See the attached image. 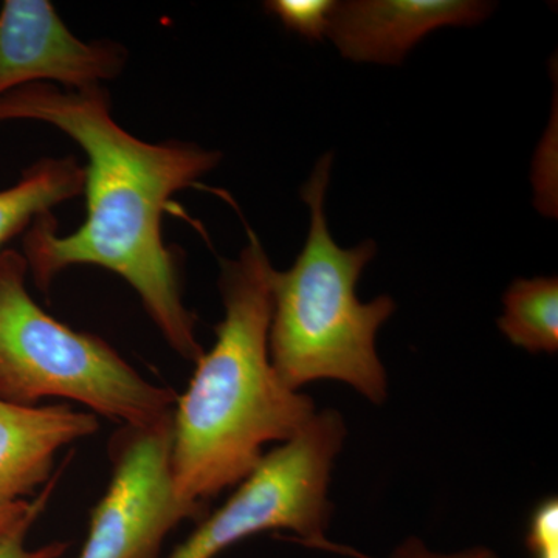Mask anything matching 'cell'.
<instances>
[{"label": "cell", "instance_id": "6da1fadb", "mask_svg": "<svg viewBox=\"0 0 558 558\" xmlns=\"http://www.w3.org/2000/svg\"><path fill=\"white\" fill-rule=\"evenodd\" d=\"M32 120L69 135L87 157V215L68 236L50 213L25 230L24 256L36 288L49 292L73 266H97L123 278L165 341L180 357L204 354L196 317L182 299L178 258L161 234L172 194L191 189L215 170L220 154L189 142H143L110 113L108 90H68L31 84L0 97V123Z\"/></svg>", "mask_w": 558, "mask_h": 558}, {"label": "cell", "instance_id": "7a4b0ae2", "mask_svg": "<svg viewBox=\"0 0 558 558\" xmlns=\"http://www.w3.org/2000/svg\"><path fill=\"white\" fill-rule=\"evenodd\" d=\"M236 259H222L223 318L172 410V475L180 501L209 499L242 483L270 442L284 444L315 416L314 400L286 387L269 352L271 267L255 231Z\"/></svg>", "mask_w": 558, "mask_h": 558}, {"label": "cell", "instance_id": "3957f363", "mask_svg": "<svg viewBox=\"0 0 558 558\" xmlns=\"http://www.w3.org/2000/svg\"><path fill=\"white\" fill-rule=\"evenodd\" d=\"M330 170L332 154H326L301 190L311 208L306 244L289 270H274L271 277V366L293 391L312 381L337 380L381 405L388 379L376 337L396 303L388 295L369 303L359 300L360 275L377 245L365 241L341 248L333 241L325 213Z\"/></svg>", "mask_w": 558, "mask_h": 558}, {"label": "cell", "instance_id": "277c9868", "mask_svg": "<svg viewBox=\"0 0 558 558\" xmlns=\"http://www.w3.org/2000/svg\"><path fill=\"white\" fill-rule=\"evenodd\" d=\"M22 253L0 252V400L38 407L80 403L95 416L131 427L170 417L178 392L150 384L100 337L47 314L27 290Z\"/></svg>", "mask_w": 558, "mask_h": 558}, {"label": "cell", "instance_id": "5b68a950", "mask_svg": "<svg viewBox=\"0 0 558 558\" xmlns=\"http://www.w3.org/2000/svg\"><path fill=\"white\" fill-rule=\"evenodd\" d=\"M344 438L347 425L340 413H315L292 439L264 454L226 505L205 515L165 558H216L242 539L267 531L293 532V542L317 548L328 539L330 473Z\"/></svg>", "mask_w": 558, "mask_h": 558}, {"label": "cell", "instance_id": "8992f818", "mask_svg": "<svg viewBox=\"0 0 558 558\" xmlns=\"http://www.w3.org/2000/svg\"><path fill=\"white\" fill-rule=\"evenodd\" d=\"M112 478L90 515L78 558H160L163 539L207 510L180 501L172 475V414L145 427L121 425L110 439Z\"/></svg>", "mask_w": 558, "mask_h": 558}, {"label": "cell", "instance_id": "52a82bcc", "mask_svg": "<svg viewBox=\"0 0 558 558\" xmlns=\"http://www.w3.org/2000/svg\"><path fill=\"white\" fill-rule=\"evenodd\" d=\"M126 50L109 40L86 43L69 31L47 0H5L0 9V97L57 81L62 89L87 90L116 78Z\"/></svg>", "mask_w": 558, "mask_h": 558}, {"label": "cell", "instance_id": "ba28073f", "mask_svg": "<svg viewBox=\"0 0 558 558\" xmlns=\"http://www.w3.org/2000/svg\"><path fill=\"white\" fill-rule=\"evenodd\" d=\"M98 428L90 411L0 400V535L31 531L53 490L58 454Z\"/></svg>", "mask_w": 558, "mask_h": 558}, {"label": "cell", "instance_id": "9c48e42d", "mask_svg": "<svg viewBox=\"0 0 558 558\" xmlns=\"http://www.w3.org/2000/svg\"><path fill=\"white\" fill-rule=\"evenodd\" d=\"M494 7L481 0H349L337 2L328 36L348 60L400 64L428 33L480 24Z\"/></svg>", "mask_w": 558, "mask_h": 558}, {"label": "cell", "instance_id": "30bf717a", "mask_svg": "<svg viewBox=\"0 0 558 558\" xmlns=\"http://www.w3.org/2000/svg\"><path fill=\"white\" fill-rule=\"evenodd\" d=\"M86 172L73 157L36 161L11 189L0 191V248L51 208L84 193Z\"/></svg>", "mask_w": 558, "mask_h": 558}, {"label": "cell", "instance_id": "8fae6325", "mask_svg": "<svg viewBox=\"0 0 558 558\" xmlns=\"http://www.w3.org/2000/svg\"><path fill=\"white\" fill-rule=\"evenodd\" d=\"M498 328L510 343L531 354L558 351V279L519 278L502 295Z\"/></svg>", "mask_w": 558, "mask_h": 558}, {"label": "cell", "instance_id": "7c38bea8", "mask_svg": "<svg viewBox=\"0 0 558 558\" xmlns=\"http://www.w3.org/2000/svg\"><path fill=\"white\" fill-rule=\"evenodd\" d=\"M336 5L333 0H270L266 2V10L289 32L310 40H322L329 35Z\"/></svg>", "mask_w": 558, "mask_h": 558}, {"label": "cell", "instance_id": "4fadbf2b", "mask_svg": "<svg viewBox=\"0 0 558 558\" xmlns=\"http://www.w3.org/2000/svg\"><path fill=\"white\" fill-rule=\"evenodd\" d=\"M526 546L532 558H558V499L548 497L532 510Z\"/></svg>", "mask_w": 558, "mask_h": 558}, {"label": "cell", "instance_id": "5bb4252c", "mask_svg": "<svg viewBox=\"0 0 558 558\" xmlns=\"http://www.w3.org/2000/svg\"><path fill=\"white\" fill-rule=\"evenodd\" d=\"M318 549L323 550H332L336 554H343V556L354 557V558H373L365 556V554H360L359 550H354L351 548H347V546L333 545V543L323 542L319 545ZM388 558H498L497 554L494 550L488 548H483V546H478V548L465 549L461 550V553L454 554H439L435 553V550L428 549L425 546V543L418 538H409L399 546L395 553L391 554Z\"/></svg>", "mask_w": 558, "mask_h": 558}, {"label": "cell", "instance_id": "9a60e30c", "mask_svg": "<svg viewBox=\"0 0 558 558\" xmlns=\"http://www.w3.org/2000/svg\"><path fill=\"white\" fill-rule=\"evenodd\" d=\"M27 529L0 535V558H60L68 550V543L54 542L40 548L25 546Z\"/></svg>", "mask_w": 558, "mask_h": 558}]
</instances>
